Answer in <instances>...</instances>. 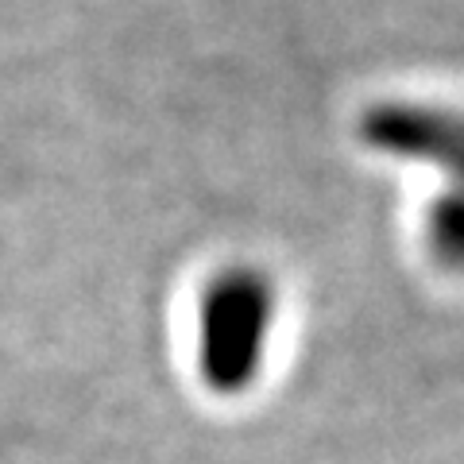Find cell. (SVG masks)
Returning <instances> with one entry per match:
<instances>
[{
    "label": "cell",
    "mask_w": 464,
    "mask_h": 464,
    "mask_svg": "<svg viewBox=\"0 0 464 464\" xmlns=\"http://www.w3.org/2000/svg\"><path fill=\"white\" fill-rule=\"evenodd\" d=\"M271 283L252 267L213 275L198 314V368L209 391L240 395L256 380L271 329Z\"/></svg>",
    "instance_id": "cell-1"
},
{
    "label": "cell",
    "mask_w": 464,
    "mask_h": 464,
    "mask_svg": "<svg viewBox=\"0 0 464 464\" xmlns=\"http://www.w3.org/2000/svg\"><path fill=\"white\" fill-rule=\"evenodd\" d=\"M360 132L372 148L399 159L438 163L457 179L453 190H464V116L426 105H375L364 112Z\"/></svg>",
    "instance_id": "cell-2"
},
{
    "label": "cell",
    "mask_w": 464,
    "mask_h": 464,
    "mask_svg": "<svg viewBox=\"0 0 464 464\" xmlns=\"http://www.w3.org/2000/svg\"><path fill=\"white\" fill-rule=\"evenodd\" d=\"M426 248L445 271H464V190H449L430 206Z\"/></svg>",
    "instance_id": "cell-3"
}]
</instances>
